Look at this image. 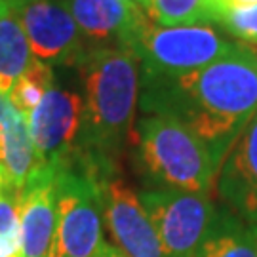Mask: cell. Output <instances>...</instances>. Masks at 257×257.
Instances as JSON below:
<instances>
[{
    "mask_svg": "<svg viewBox=\"0 0 257 257\" xmlns=\"http://www.w3.org/2000/svg\"><path fill=\"white\" fill-rule=\"evenodd\" d=\"M138 107L179 120L223 164L232 143L257 114V52L236 44L227 55L185 74L139 71Z\"/></svg>",
    "mask_w": 257,
    "mask_h": 257,
    "instance_id": "1",
    "label": "cell"
},
{
    "mask_svg": "<svg viewBox=\"0 0 257 257\" xmlns=\"http://www.w3.org/2000/svg\"><path fill=\"white\" fill-rule=\"evenodd\" d=\"M84 93V118L74 149L116 164L139 101V63L118 46H88L74 63Z\"/></svg>",
    "mask_w": 257,
    "mask_h": 257,
    "instance_id": "2",
    "label": "cell"
},
{
    "mask_svg": "<svg viewBox=\"0 0 257 257\" xmlns=\"http://www.w3.org/2000/svg\"><path fill=\"white\" fill-rule=\"evenodd\" d=\"M116 164L74 149L59 158L55 232L48 257H93L103 238V193Z\"/></svg>",
    "mask_w": 257,
    "mask_h": 257,
    "instance_id": "3",
    "label": "cell"
},
{
    "mask_svg": "<svg viewBox=\"0 0 257 257\" xmlns=\"http://www.w3.org/2000/svg\"><path fill=\"white\" fill-rule=\"evenodd\" d=\"M136 164L151 189L210 194L219 166L179 120L145 114L136 126Z\"/></svg>",
    "mask_w": 257,
    "mask_h": 257,
    "instance_id": "4",
    "label": "cell"
},
{
    "mask_svg": "<svg viewBox=\"0 0 257 257\" xmlns=\"http://www.w3.org/2000/svg\"><path fill=\"white\" fill-rule=\"evenodd\" d=\"M236 46L213 25L164 27L147 19L130 44L139 71L149 74H185L202 69Z\"/></svg>",
    "mask_w": 257,
    "mask_h": 257,
    "instance_id": "5",
    "label": "cell"
},
{
    "mask_svg": "<svg viewBox=\"0 0 257 257\" xmlns=\"http://www.w3.org/2000/svg\"><path fill=\"white\" fill-rule=\"evenodd\" d=\"M138 196L155 225L164 257H196L221 213L208 194L143 189Z\"/></svg>",
    "mask_w": 257,
    "mask_h": 257,
    "instance_id": "6",
    "label": "cell"
},
{
    "mask_svg": "<svg viewBox=\"0 0 257 257\" xmlns=\"http://www.w3.org/2000/svg\"><path fill=\"white\" fill-rule=\"evenodd\" d=\"M31 54L48 67H74L88 48L65 0H14Z\"/></svg>",
    "mask_w": 257,
    "mask_h": 257,
    "instance_id": "7",
    "label": "cell"
},
{
    "mask_svg": "<svg viewBox=\"0 0 257 257\" xmlns=\"http://www.w3.org/2000/svg\"><path fill=\"white\" fill-rule=\"evenodd\" d=\"M27 118L37 164L59 160L73 151L80 136L84 118L82 95L54 82Z\"/></svg>",
    "mask_w": 257,
    "mask_h": 257,
    "instance_id": "8",
    "label": "cell"
},
{
    "mask_svg": "<svg viewBox=\"0 0 257 257\" xmlns=\"http://www.w3.org/2000/svg\"><path fill=\"white\" fill-rule=\"evenodd\" d=\"M103 221L114 248L124 257H164L147 210L120 177H112L105 185Z\"/></svg>",
    "mask_w": 257,
    "mask_h": 257,
    "instance_id": "9",
    "label": "cell"
},
{
    "mask_svg": "<svg viewBox=\"0 0 257 257\" xmlns=\"http://www.w3.org/2000/svg\"><path fill=\"white\" fill-rule=\"evenodd\" d=\"M59 160L37 164L23 185L19 206V248L23 257H48L55 232V181Z\"/></svg>",
    "mask_w": 257,
    "mask_h": 257,
    "instance_id": "10",
    "label": "cell"
},
{
    "mask_svg": "<svg viewBox=\"0 0 257 257\" xmlns=\"http://www.w3.org/2000/svg\"><path fill=\"white\" fill-rule=\"evenodd\" d=\"M86 42L128 50L147 23L145 10L124 0H65Z\"/></svg>",
    "mask_w": 257,
    "mask_h": 257,
    "instance_id": "11",
    "label": "cell"
},
{
    "mask_svg": "<svg viewBox=\"0 0 257 257\" xmlns=\"http://www.w3.org/2000/svg\"><path fill=\"white\" fill-rule=\"evenodd\" d=\"M215 187L240 219L257 225V114L227 153Z\"/></svg>",
    "mask_w": 257,
    "mask_h": 257,
    "instance_id": "12",
    "label": "cell"
},
{
    "mask_svg": "<svg viewBox=\"0 0 257 257\" xmlns=\"http://www.w3.org/2000/svg\"><path fill=\"white\" fill-rule=\"evenodd\" d=\"M33 61L25 29L14 0L0 2V93L8 95Z\"/></svg>",
    "mask_w": 257,
    "mask_h": 257,
    "instance_id": "13",
    "label": "cell"
},
{
    "mask_svg": "<svg viewBox=\"0 0 257 257\" xmlns=\"http://www.w3.org/2000/svg\"><path fill=\"white\" fill-rule=\"evenodd\" d=\"M196 257H257V225L221 208L219 219Z\"/></svg>",
    "mask_w": 257,
    "mask_h": 257,
    "instance_id": "14",
    "label": "cell"
},
{
    "mask_svg": "<svg viewBox=\"0 0 257 257\" xmlns=\"http://www.w3.org/2000/svg\"><path fill=\"white\" fill-rule=\"evenodd\" d=\"M145 14L156 25H217L213 0H151Z\"/></svg>",
    "mask_w": 257,
    "mask_h": 257,
    "instance_id": "15",
    "label": "cell"
},
{
    "mask_svg": "<svg viewBox=\"0 0 257 257\" xmlns=\"http://www.w3.org/2000/svg\"><path fill=\"white\" fill-rule=\"evenodd\" d=\"M54 82V69L40 63L38 59L33 57V61L29 63L25 73L19 76L18 82L14 84V88H12V92L8 93L10 101L19 112L29 116L31 110L42 101V97L46 95V92Z\"/></svg>",
    "mask_w": 257,
    "mask_h": 257,
    "instance_id": "16",
    "label": "cell"
},
{
    "mask_svg": "<svg viewBox=\"0 0 257 257\" xmlns=\"http://www.w3.org/2000/svg\"><path fill=\"white\" fill-rule=\"evenodd\" d=\"M217 25L246 44H257V4L232 8L217 18Z\"/></svg>",
    "mask_w": 257,
    "mask_h": 257,
    "instance_id": "17",
    "label": "cell"
},
{
    "mask_svg": "<svg viewBox=\"0 0 257 257\" xmlns=\"http://www.w3.org/2000/svg\"><path fill=\"white\" fill-rule=\"evenodd\" d=\"M213 2H215V10H217V18H219L223 12H227V10L257 4V0H213Z\"/></svg>",
    "mask_w": 257,
    "mask_h": 257,
    "instance_id": "18",
    "label": "cell"
},
{
    "mask_svg": "<svg viewBox=\"0 0 257 257\" xmlns=\"http://www.w3.org/2000/svg\"><path fill=\"white\" fill-rule=\"evenodd\" d=\"M93 257H124V255H122V253H120L118 249L114 248L112 244L105 242V244L101 246V249H99V251H97Z\"/></svg>",
    "mask_w": 257,
    "mask_h": 257,
    "instance_id": "19",
    "label": "cell"
},
{
    "mask_svg": "<svg viewBox=\"0 0 257 257\" xmlns=\"http://www.w3.org/2000/svg\"><path fill=\"white\" fill-rule=\"evenodd\" d=\"M0 257H23V255H21V251H12V249H8L0 242Z\"/></svg>",
    "mask_w": 257,
    "mask_h": 257,
    "instance_id": "20",
    "label": "cell"
},
{
    "mask_svg": "<svg viewBox=\"0 0 257 257\" xmlns=\"http://www.w3.org/2000/svg\"><path fill=\"white\" fill-rule=\"evenodd\" d=\"M124 2H132V4H136V6H139V8L147 10V6H149V2H151V0H124Z\"/></svg>",
    "mask_w": 257,
    "mask_h": 257,
    "instance_id": "21",
    "label": "cell"
},
{
    "mask_svg": "<svg viewBox=\"0 0 257 257\" xmlns=\"http://www.w3.org/2000/svg\"><path fill=\"white\" fill-rule=\"evenodd\" d=\"M0 2H4V0H0Z\"/></svg>",
    "mask_w": 257,
    "mask_h": 257,
    "instance_id": "22",
    "label": "cell"
}]
</instances>
